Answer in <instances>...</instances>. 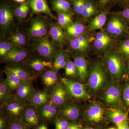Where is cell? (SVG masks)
<instances>
[{"mask_svg":"<svg viewBox=\"0 0 129 129\" xmlns=\"http://www.w3.org/2000/svg\"><path fill=\"white\" fill-rule=\"evenodd\" d=\"M125 60L120 53L108 52L104 56V64L106 70L115 80L124 78L125 73Z\"/></svg>","mask_w":129,"mask_h":129,"instance_id":"cell-1","label":"cell"},{"mask_svg":"<svg viewBox=\"0 0 129 129\" xmlns=\"http://www.w3.org/2000/svg\"><path fill=\"white\" fill-rule=\"evenodd\" d=\"M107 81L104 68L99 62L94 63L91 68L88 80V88L93 95H96L102 89Z\"/></svg>","mask_w":129,"mask_h":129,"instance_id":"cell-2","label":"cell"},{"mask_svg":"<svg viewBox=\"0 0 129 129\" xmlns=\"http://www.w3.org/2000/svg\"><path fill=\"white\" fill-rule=\"evenodd\" d=\"M122 90L120 85L114 81H111L107 84L102 97L106 106L109 108L123 107Z\"/></svg>","mask_w":129,"mask_h":129,"instance_id":"cell-3","label":"cell"},{"mask_svg":"<svg viewBox=\"0 0 129 129\" xmlns=\"http://www.w3.org/2000/svg\"><path fill=\"white\" fill-rule=\"evenodd\" d=\"M33 46L35 50L47 61L52 62L58 52L57 46L47 37L34 39Z\"/></svg>","mask_w":129,"mask_h":129,"instance_id":"cell-4","label":"cell"},{"mask_svg":"<svg viewBox=\"0 0 129 129\" xmlns=\"http://www.w3.org/2000/svg\"><path fill=\"white\" fill-rule=\"evenodd\" d=\"M50 28L48 22L44 17L37 16L33 19L29 28L28 34L33 40L47 37Z\"/></svg>","mask_w":129,"mask_h":129,"instance_id":"cell-5","label":"cell"},{"mask_svg":"<svg viewBox=\"0 0 129 129\" xmlns=\"http://www.w3.org/2000/svg\"><path fill=\"white\" fill-rule=\"evenodd\" d=\"M60 81L67 89L69 95L73 98L82 100L90 99V96L83 84L67 78H61Z\"/></svg>","mask_w":129,"mask_h":129,"instance_id":"cell-6","label":"cell"},{"mask_svg":"<svg viewBox=\"0 0 129 129\" xmlns=\"http://www.w3.org/2000/svg\"><path fill=\"white\" fill-rule=\"evenodd\" d=\"M107 29L108 33L113 36L127 37L129 26L119 17L115 14L109 19Z\"/></svg>","mask_w":129,"mask_h":129,"instance_id":"cell-7","label":"cell"},{"mask_svg":"<svg viewBox=\"0 0 129 129\" xmlns=\"http://www.w3.org/2000/svg\"><path fill=\"white\" fill-rule=\"evenodd\" d=\"M14 14L10 5L7 3H3L0 7V25L4 34L11 30L13 27Z\"/></svg>","mask_w":129,"mask_h":129,"instance_id":"cell-8","label":"cell"},{"mask_svg":"<svg viewBox=\"0 0 129 129\" xmlns=\"http://www.w3.org/2000/svg\"><path fill=\"white\" fill-rule=\"evenodd\" d=\"M68 92L61 83H58L50 92L51 102L56 107L61 108L68 103Z\"/></svg>","mask_w":129,"mask_h":129,"instance_id":"cell-9","label":"cell"},{"mask_svg":"<svg viewBox=\"0 0 129 129\" xmlns=\"http://www.w3.org/2000/svg\"><path fill=\"white\" fill-rule=\"evenodd\" d=\"M41 121L44 123H53L58 117L60 108H58L50 101L44 106L37 108Z\"/></svg>","mask_w":129,"mask_h":129,"instance_id":"cell-10","label":"cell"},{"mask_svg":"<svg viewBox=\"0 0 129 129\" xmlns=\"http://www.w3.org/2000/svg\"><path fill=\"white\" fill-rule=\"evenodd\" d=\"M36 90L33 86L32 80L24 81L15 91V99L20 102L27 104L32 99Z\"/></svg>","mask_w":129,"mask_h":129,"instance_id":"cell-11","label":"cell"},{"mask_svg":"<svg viewBox=\"0 0 129 129\" xmlns=\"http://www.w3.org/2000/svg\"><path fill=\"white\" fill-rule=\"evenodd\" d=\"M104 109L100 104H90L85 111V117L88 122L93 124H99L104 119L105 113Z\"/></svg>","mask_w":129,"mask_h":129,"instance_id":"cell-12","label":"cell"},{"mask_svg":"<svg viewBox=\"0 0 129 129\" xmlns=\"http://www.w3.org/2000/svg\"><path fill=\"white\" fill-rule=\"evenodd\" d=\"M82 115V111L78 104L68 103L60 109L58 117L62 118L68 121L75 122L79 120Z\"/></svg>","mask_w":129,"mask_h":129,"instance_id":"cell-13","label":"cell"},{"mask_svg":"<svg viewBox=\"0 0 129 129\" xmlns=\"http://www.w3.org/2000/svg\"><path fill=\"white\" fill-rule=\"evenodd\" d=\"M129 110L124 107L109 108L106 111L107 119L118 126L124 120L129 119Z\"/></svg>","mask_w":129,"mask_h":129,"instance_id":"cell-14","label":"cell"},{"mask_svg":"<svg viewBox=\"0 0 129 129\" xmlns=\"http://www.w3.org/2000/svg\"><path fill=\"white\" fill-rule=\"evenodd\" d=\"M29 55V52L27 50L21 46H15L2 58V60L4 62L16 64L25 60Z\"/></svg>","mask_w":129,"mask_h":129,"instance_id":"cell-15","label":"cell"},{"mask_svg":"<svg viewBox=\"0 0 129 129\" xmlns=\"http://www.w3.org/2000/svg\"><path fill=\"white\" fill-rule=\"evenodd\" d=\"M28 104L22 103L14 100L2 104L4 112L12 118H22V115Z\"/></svg>","mask_w":129,"mask_h":129,"instance_id":"cell-16","label":"cell"},{"mask_svg":"<svg viewBox=\"0 0 129 129\" xmlns=\"http://www.w3.org/2000/svg\"><path fill=\"white\" fill-rule=\"evenodd\" d=\"M22 119L29 128H36L41 122L38 115L37 108L28 104L24 111Z\"/></svg>","mask_w":129,"mask_h":129,"instance_id":"cell-17","label":"cell"},{"mask_svg":"<svg viewBox=\"0 0 129 129\" xmlns=\"http://www.w3.org/2000/svg\"><path fill=\"white\" fill-rule=\"evenodd\" d=\"M113 43V40L108 32L101 31L98 32L93 40L94 47L96 50L105 51L108 50Z\"/></svg>","mask_w":129,"mask_h":129,"instance_id":"cell-18","label":"cell"},{"mask_svg":"<svg viewBox=\"0 0 129 129\" xmlns=\"http://www.w3.org/2000/svg\"><path fill=\"white\" fill-rule=\"evenodd\" d=\"M49 34L52 42L57 46L61 47L66 44L67 40L66 35L58 24L51 25Z\"/></svg>","mask_w":129,"mask_h":129,"instance_id":"cell-19","label":"cell"},{"mask_svg":"<svg viewBox=\"0 0 129 129\" xmlns=\"http://www.w3.org/2000/svg\"><path fill=\"white\" fill-rule=\"evenodd\" d=\"M32 14L44 13L51 18L56 19V17L51 12L46 0H28Z\"/></svg>","mask_w":129,"mask_h":129,"instance_id":"cell-20","label":"cell"},{"mask_svg":"<svg viewBox=\"0 0 129 129\" xmlns=\"http://www.w3.org/2000/svg\"><path fill=\"white\" fill-rule=\"evenodd\" d=\"M50 101V92L46 90L36 89L34 95L28 104L37 108L48 103Z\"/></svg>","mask_w":129,"mask_h":129,"instance_id":"cell-21","label":"cell"},{"mask_svg":"<svg viewBox=\"0 0 129 129\" xmlns=\"http://www.w3.org/2000/svg\"><path fill=\"white\" fill-rule=\"evenodd\" d=\"M72 57L78 70L79 78L81 80H84L88 74V63L86 59L80 54H73Z\"/></svg>","mask_w":129,"mask_h":129,"instance_id":"cell-22","label":"cell"},{"mask_svg":"<svg viewBox=\"0 0 129 129\" xmlns=\"http://www.w3.org/2000/svg\"><path fill=\"white\" fill-rule=\"evenodd\" d=\"M90 40L88 36L83 35L77 38L70 39V46L74 50L79 53H85L89 48Z\"/></svg>","mask_w":129,"mask_h":129,"instance_id":"cell-23","label":"cell"},{"mask_svg":"<svg viewBox=\"0 0 129 129\" xmlns=\"http://www.w3.org/2000/svg\"><path fill=\"white\" fill-rule=\"evenodd\" d=\"M4 72L16 76L23 81L33 80L34 79V76L30 72L15 64L7 67Z\"/></svg>","mask_w":129,"mask_h":129,"instance_id":"cell-24","label":"cell"},{"mask_svg":"<svg viewBox=\"0 0 129 129\" xmlns=\"http://www.w3.org/2000/svg\"><path fill=\"white\" fill-rule=\"evenodd\" d=\"M65 29L66 34L70 39L84 35L86 30L85 25L81 21H76Z\"/></svg>","mask_w":129,"mask_h":129,"instance_id":"cell-25","label":"cell"},{"mask_svg":"<svg viewBox=\"0 0 129 129\" xmlns=\"http://www.w3.org/2000/svg\"><path fill=\"white\" fill-rule=\"evenodd\" d=\"M108 14V12L104 10L92 19L88 25L89 31H94L102 28L106 23Z\"/></svg>","mask_w":129,"mask_h":129,"instance_id":"cell-26","label":"cell"},{"mask_svg":"<svg viewBox=\"0 0 129 129\" xmlns=\"http://www.w3.org/2000/svg\"><path fill=\"white\" fill-rule=\"evenodd\" d=\"M44 85L48 88H53L58 83V76L57 71L53 69L46 71L42 76Z\"/></svg>","mask_w":129,"mask_h":129,"instance_id":"cell-27","label":"cell"},{"mask_svg":"<svg viewBox=\"0 0 129 129\" xmlns=\"http://www.w3.org/2000/svg\"><path fill=\"white\" fill-rule=\"evenodd\" d=\"M12 92L8 87L5 80L1 79L0 101L2 105L15 100V96Z\"/></svg>","mask_w":129,"mask_h":129,"instance_id":"cell-28","label":"cell"},{"mask_svg":"<svg viewBox=\"0 0 129 129\" xmlns=\"http://www.w3.org/2000/svg\"><path fill=\"white\" fill-rule=\"evenodd\" d=\"M69 58L68 53L63 50L58 52L53 62L52 69L57 71L65 68Z\"/></svg>","mask_w":129,"mask_h":129,"instance_id":"cell-29","label":"cell"},{"mask_svg":"<svg viewBox=\"0 0 129 129\" xmlns=\"http://www.w3.org/2000/svg\"><path fill=\"white\" fill-rule=\"evenodd\" d=\"M28 65L36 72H40L46 68L52 69L53 63L50 61H44L39 58H35L30 60L28 63Z\"/></svg>","mask_w":129,"mask_h":129,"instance_id":"cell-30","label":"cell"},{"mask_svg":"<svg viewBox=\"0 0 129 129\" xmlns=\"http://www.w3.org/2000/svg\"><path fill=\"white\" fill-rule=\"evenodd\" d=\"M52 9L57 12H62L73 14L71 4L68 0H52Z\"/></svg>","mask_w":129,"mask_h":129,"instance_id":"cell-31","label":"cell"},{"mask_svg":"<svg viewBox=\"0 0 129 129\" xmlns=\"http://www.w3.org/2000/svg\"><path fill=\"white\" fill-rule=\"evenodd\" d=\"M57 12V24L61 28H66L73 23L72 13L62 12Z\"/></svg>","mask_w":129,"mask_h":129,"instance_id":"cell-32","label":"cell"},{"mask_svg":"<svg viewBox=\"0 0 129 129\" xmlns=\"http://www.w3.org/2000/svg\"><path fill=\"white\" fill-rule=\"evenodd\" d=\"M4 72L6 75V79L5 80L8 87L12 92L13 91H16L24 81L7 72Z\"/></svg>","mask_w":129,"mask_h":129,"instance_id":"cell-33","label":"cell"},{"mask_svg":"<svg viewBox=\"0 0 129 129\" xmlns=\"http://www.w3.org/2000/svg\"><path fill=\"white\" fill-rule=\"evenodd\" d=\"M118 50L125 60L129 59V37H127L120 42L118 45Z\"/></svg>","mask_w":129,"mask_h":129,"instance_id":"cell-34","label":"cell"},{"mask_svg":"<svg viewBox=\"0 0 129 129\" xmlns=\"http://www.w3.org/2000/svg\"><path fill=\"white\" fill-rule=\"evenodd\" d=\"M66 76L73 78H78V73L74 61L69 59L64 68Z\"/></svg>","mask_w":129,"mask_h":129,"instance_id":"cell-35","label":"cell"},{"mask_svg":"<svg viewBox=\"0 0 129 129\" xmlns=\"http://www.w3.org/2000/svg\"><path fill=\"white\" fill-rule=\"evenodd\" d=\"M22 118H9L7 129H29Z\"/></svg>","mask_w":129,"mask_h":129,"instance_id":"cell-36","label":"cell"},{"mask_svg":"<svg viewBox=\"0 0 129 129\" xmlns=\"http://www.w3.org/2000/svg\"><path fill=\"white\" fill-rule=\"evenodd\" d=\"M9 41L16 46H21L26 43V38L22 33H18L11 36L9 39Z\"/></svg>","mask_w":129,"mask_h":129,"instance_id":"cell-37","label":"cell"},{"mask_svg":"<svg viewBox=\"0 0 129 129\" xmlns=\"http://www.w3.org/2000/svg\"><path fill=\"white\" fill-rule=\"evenodd\" d=\"M122 97L124 107L129 110V81H125L122 88Z\"/></svg>","mask_w":129,"mask_h":129,"instance_id":"cell-38","label":"cell"},{"mask_svg":"<svg viewBox=\"0 0 129 129\" xmlns=\"http://www.w3.org/2000/svg\"><path fill=\"white\" fill-rule=\"evenodd\" d=\"M15 45L12 44L9 41H3L0 44V56L2 58L10 51L14 47Z\"/></svg>","mask_w":129,"mask_h":129,"instance_id":"cell-39","label":"cell"},{"mask_svg":"<svg viewBox=\"0 0 129 129\" xmlns=\"http://www.w3.org/2000/svg\"><path fill=\"white\" fill-rule=\"evenodd\" d=\"M87 0H72L74 11L77 14L81 15L85 8Z\"/></svg>","mask_w":129,"mask_h":129,"instance_id":"cell-40","label":"cell"},{"mask_svg":"<svg viewBox=\"0 0 129 129\" xmlns=\"http://www.w3.org/2000/svg\"><path fill=\"white\" fill-rule=\"evenodd\" d=\"M115 15L119 17L129 26V6L124 8L122 11L116 13Z\"/></svg>","mask_w":129,"mask_h":129,"instance_id":"cell-41","label":"cell"},{"mask_svg":"<svg viewBox=\"0 0 129 129\" xmlns=\"http://www.w3.org/2000/svg\"><path fill=\"white\" fill-rule=\"evenodd\" d=\"M53 123L55 125V129H67L70 122L66 119L58 117L55 120Z\"/></svg>","mask_w":129,"mask_h":129,"instance_id":"cell-42","label":"cell"},{"mask_svg":"<svg viewBox=\"0 0 129 129\" xmlns=\"http://www.w3.org/2000/svg\"><path fill=\"white\" fill-rule=\"evenodd\" d=\"M7 116L1 112L0 114V129H7L8 125Z\"/></svg>","mask_w":129,"mask_h":129,"instance_id":"cell-43","label":"cell"},{"mask_svg":"<svg viewBox=\"0 0 129 129\" xmlns=\"http://www.w3.org/2000/svg\"><path fill=\"white\" fill-rule=\"evenodd\" d=\"M28 2V0L25 2L22 3L20 6L14 8L13 10L14 14L19 19L20 18L22 13L26 5L27 4Z\"/></svg>","mask_w":129,"mask_h":129,"instance_id":"cell-44","label":"cell"},{"mask_svg":"<svg viewBox=\"0 0 129 129\" xmlns=\"http://www.w3.org/2000/svg\"><path fill=\"white\" fill-rule=\"evenodd\" d=\"M96 8L90 9H84L81 15L85 18H89L94 15L96 13Z\"/></svg>","mask_w":129,"mask_h":129,"instance_id":"cell-45","label":"cell"},{"mask_svg":"<svg viewBox=\"0 0 129 129\" xmlns=\"http://www.w3.org/2000/svg\"><path fill=\"white\" fill-rule=\"evenodd\" d=\"M114 0H98L97 5L100 8L102 9L106 7Z\"/></svg>","mask_w":129,"mask_h":129,"instance_id":"cell-46","label":"cell"},{"mask_svg":"<svg viewBox=\"0 0 129 129\" xmlns=\"http://www.w3.org/2000/svg\"><path fill=\"white\" fill-rule=\"evenodd\" d=\"M67 129H82V125L79 122H71Z\"/></svg>","mask_w":129,"mask_h":129,"instance_id":"cell-47","label":"cell"},{"mask_svg":"<svg viewBox=\"0 0 129 129\" xmlns=\"http://www.w3.org/2000/svg\"><path fill=\"white\" fill-rule=\"evenodd\" d=\"M117 129H129V119H126L118 125Z\"/></svg>","mask_w":129,"mask_h":129,"instance_id":"cell-48","label":"cell"},{"mask_svg":"<svg viewBox=\"0 0 129 129\" xmlns=\"http://www.w3.org/2000/svg\"><path fill=\"white\" fill-rule=\"evenodd\" d=\"M125 73L124 79L125 81H129V59L125 60Z\"/></svg>","mask_w":129,"mask_h":129,"instance_id":"cell-49","label":"cell"},{"mask_svg":"<svg viewBox=\"0 0 129 129\" xmlns=\"http://www.w3.org/2000/svg\"><path fill=\"white\" fill-rule=\"evenodd\" d=\"M124 8L129 6V0H118Z\"/></svg>","mask_w":129,"mask_h":129,"instance_id":"cell-50","label":"cell"},{"mask_svg":"<svg viewBox=\"0 0 129 129\" xmlns=\"http://www.w3.org/2000/svg\"><path fill=\"white\" fill-rule=\"evenodd\" d=\"M36 129H44V123L41 124L36 128Z\"/></svg>","mask_w":129,"mask_h":129,"instance_id":"cell-51","label":"cell"},{"mask_svg":"<svg viewBox=\"0 0 129 129\" xmlns=\"http://www.w3.org/2000/svg\"><path fill=\"white\" fill-rule=\"evenodd\" d=\"M13 1L18 3H21V4L26 1V0H13Z\"/></svg>","mask_w":129,"mask_h":129,"instance_id":"cell-52","label":"cell"},{"mask_svg":"<svg viewBox=\"0 0 129 129\" xmlns=\"http://www.w3.org/2000/svg\"><path fill=\"white\" fill-rule=\"evenodd\" d=\"M44 129H48L46 124L44 123Z\"/></svg>","mask_w":129,"mask_h":129,"instance_id":"cell-53","label":"cell"},{"mask_svg":"<svg viewBox=\"0 0 129 129\" xmlns=\"http://www.w3.org/2000/svg\"><path fill=\"white\" fill-rule=\"evenodd\" d=\"M84 129H94L93 128H91V127H88V128H85Z\"/></svg>","mask_w":129,"mask_h":129,"instance_id":"cell-54","label":"cell"},{"mask_svg":"<svg viewBox=\"0 0 129 129\" xmlns=\"http://www.w3.org/2000/svg\"><path fill=\"white\" fill-rule=\"evenodd\" d=\"M108 129H117L116 128H113V127H112V128H108Z\"/></svg>","mask_w":129,"mask_h":129,"instance_id":"cell-55","label":"cell"},{"mask_svg":"<svg viewBox=\"0 0 129 129\" xmlns=\"http://www.w3.org/2000/svg\"><path fill=\"white\" fill-rule=\"evenodd\" d=\"M127 37H129V29L128 30V35H127Z\"/></svg>","mask_w":129,"mask_h":129,"instance_id":"cell-56","label":"cell"},{"mask_svg":"<svg viewBox=\"0 0 129 129\" xmlns=\"http://www.w3.org/2000/svg\"><path fill=\"white\" fill-rule=\"evenodd\" d=\"M99 129V128H96V129Z\"/></svg>","mask_w":129,"mask_h":129,"instance_id":"cell-57","label":"cell"}]
</instances>
